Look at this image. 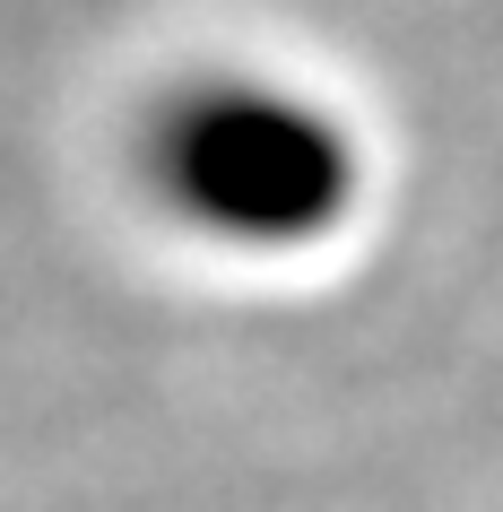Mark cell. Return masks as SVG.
I'll use <instances>...</instances> for the list:
<instances>
[{"label":"cell","mask_w":503,"mask_h":512,"mask_svg":"<svg viewBox=\"0 0 503 512\" xmlns=\"http://www.w3.org/2000/svg\"><path fill=\"white\" fill-rule=\"evenodd\" d=\"M148 183L191 235L287 252L321 243L356 200V139L269 79H200L148 131Z\"/></svg>","instance_id":"cell-1"}]
</instances>
